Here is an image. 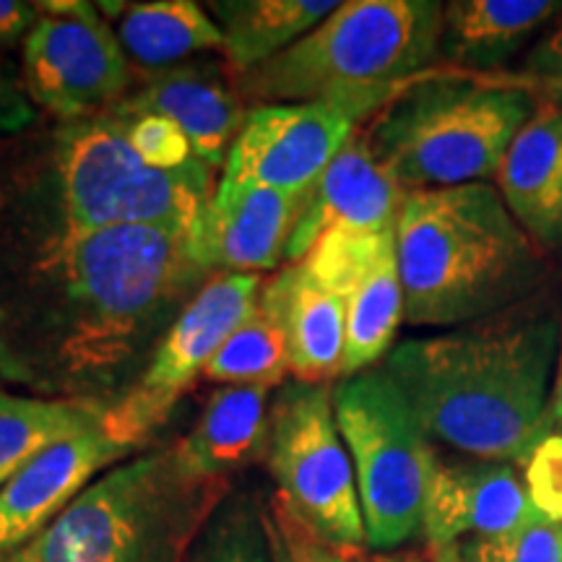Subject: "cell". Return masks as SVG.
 <instances>
[{
    "label": "cell",
    "mask_w": 562,
    "mask_h": 562,
    "mask_svg": "<svg viewBox=\"0 0 562 562\" xmlns=\"http://www.w3.org/2000/svg\"><path fill=\"white\" fill-rule=\"evenodd\" d=\"M385 562H430V560L419 558V554H402V558H391V560H385Z\"/></svg>",
    "instance_id": "f35d334b"
},
{
    "label": "cell",
    "mask_w": 562,
    "mask_h": 562,
    "mask_svg": "<svg viewBox=\"0 0 562 562\" xmlns=\"http://www.w3.org/2000/svg\"><path fill=\"white\" fill-rule=\"evenodd\" d=\"M273 518H277V526L281 537H284V544L286 550H290L292 562H368L357 558L355 552L334 550V547L318 542V539H313L311 533L302 531L300 526H294L290 518L281 516L277 508H273Z\"/></svg>",
    "instance_id": "d6a6232c"
},
{
    "label": "cell",
    "mask_w": 562,
    "mask_h": 562,
    "mask_svg": "<svg viewBox=\"0 0 562 562\" xmlns=\"http://www.w3.org/2000/svg\"><path fill=\"white\" fill-rule=\"evenodd\" d=\"M533 94L562 104V13L552 21L550 30L531 45L521 74H513Z\"/></svg>",
    "instance_id": "4dcf8cb0"
},
{
    "label": "cell",
    "mask_w": 562,
    "mask_h": 562,
    "mask_svg": "<svg viewBox=\"0 0 562 562\" xmlns=\"http://www.w3.org/2000/svg\"><path fill=\"white\" fill-rule=\"evenodd\" d=\"M562 305H521L435 336L398 341L381 362L432 446L526 467L542 442Z\"/></svg>",
    "instance_id": "7a4b0ae2"
},
{
    "label": "cell",
    "mask_w": 562,
    "mask_h": 562,
    "mask_svg": "<svg viewBox=\"0 0 562 562\" xmlns=\"http://www.w3.org/2000/svg\"><path fill=\"white\" fill-rule=\"evenodd\" d=\"M331 396L355 467L368 547L398 550L422 533L438 451L381 364L336 381Z\"/></svg>",
    "instance_id": "ba28073f"
},
{
    "label": "cell",
    "mask_w": 562,
    "mask_h": 562,
    "mask_svg": "<svg viewBox=\"0 0 562 562\" xmlns=\"http://www.w3.org/2000/svg\"><path fill=\"white\" fill-rule=\"evenodd\" d=\"M227 492L188 472L175 446L149 448L97 476L24 550L32 562H188Z\"/></svg>",
    "instance_id": "8992f818"
},
{
    "label": "cell",
    "mask_w": 562,
    "mask_h": 562,
    "mask_svg": "<svg viewBox=\"0 0 562 562\" xmlns=\"http://www.w3.org/2000/svg\"><path fill=\"white\" fill-rule=\"evenodd\" d=\"M461 562H562V524L537 518L501 537L459 542Z\"/></svg>",
    "instance_id": "83f0119b"
},
{
    "label": "cell",
    "mask_w": 562,
    "mask_h": 562,
    "mask_svg": "<svg viewBox=\"0 0 562 562\" xmlns=\"http://www.w3.org/2000/svg\"><path fill=\"white\" fill-rule=\"evenodd\" d=\"M21 81L34 108L68 123L117 108L136 76L100 5L45 0L21 42Z\"/></svg>",
    "instance_id": "30bf717a"
},
{
    "label": "cell",
    "mask_w": 562,
    "mask_h": 562,
    "mask_svg": "<svg viewBox=\"0 0 562 562\" xmlns=\"http://www.w3.org/2000/svg\"><path fill=\"white\" fill-rule=\"evenodd\" d=\"M547 435H562V321H560V351H558V370H554V383H552V398L547 406L544 425H542V438Z\"/></svg>",
    "instance_id": "e575fe53"
},
{
    "label": "cell",
    "mask_w": 562,
    "mask_h": 562,
    "mask_svg": "<svg viewBox=\"0 0 562 562\" xmlns=\"http://www.w3.org/2000/svg\"><path fill=\"white\" fill-rule=\"evenodd\" d=\"M396 258L404 323L419 328H456L521 305L550 269L492 182L404 191Z\"/></svg>",
    "instance_id": "277c9868"
},
{
    "label": "cell",
    "mask_w": 562,
    "mask_h": 562,
    "mask_svg": "<svg viewBox=\"0 0 562 562\" xmlns=\"http://www.w3.org/2000/svg\"><path fill=\"white\" fill-rule=\"evenodd\" d=\"M40 19V3L0 0V50H11L26 40Z\"/></svg>",
    "instance_id": "836d02e7"
},
{
    "label": "cell",
    "mask_w": 562,
    "mask_h": 562,
    "mask_svg": "<svg viewBox=\"0 0 562 562\" xmlns=\"http://www.w3.org/2000/svg\"><path fill=\"white\" fill-rule=\"evenodd\" d=\"M331 389L290 378L273 391L266 467L281 516L334 550L357 552L368 547V533Z\"/></svg>",
    "instance_id": "9c48e42d"
},
{
    "label": "cell",
    "mask_w": 562,
    "mask_h": 562,
    "mask_svg": "<svg viewBox=\"0 0 562 562\" xmlns=\"http://www.w3.org/2000/svg\"><path fill=\"white\" fill-rule=\"evenodd\" d=\"M258 305L277 323L290 357V378L331 385L341 381L347 307L305 263H284L266 279Z\"/></svg>",
    "instance_id": "ac0fdd59"
},
{
    "label": "cell",
    "mask_w": 562,
    "mask_h": 562,
    "mask_svg": "<svg viewBox=\"0 0 562 562\" xmlns=\"http://www.w3.org/2000/svg\"><path fill=\"white\" fill-rule=\"evenodd\" d=\"M533 508L547 521L562 524V435H547L524 467Z\"/></svg>",
    "instance_id": "f546056e"
},
{
    "label": "cell",
    "mask_w": 562,
    "mask_h": 562,
    "mask_svg": "<svg viewBox=\"0 0 562 562\" xmlns=\"http://www.w3.org/2000/svg\"><path fill=\"white\" fill-rule=\"evenodd\" d=\"M302 263L347 307L341 378L381 364L396 347L404 323V290L396 258V227L381 232L328 229Z\"/></svg>",
    "instance_id": "4fadbf2b"
},
{
    "label": "cell",
    "mask_w": 562,
    "mask_h": 562,
    "mask_svg": "<svg viewBox=\"0 0 562 562\" xmlns=\"http://www.w3.org/2000/svg\"><path fill=\"white\" fill-rule=\"evenodd\" d=\"M136 453L108 419L47 446L0 490V554L37 539L97 476Z\"/></svg>",
    "instance_id": "5bb4252c"
},
{
    "label": "cell",
    "mask_w": 562,
    "mask_h": 562,
    "mask_svg": "<svg viewBox=\"0 0 562 562\" xmlns=\"http://www.w3.org/2000/svg\"><path fill=\"white\" fill-rule=\"evenodd\" d=\"M430 562H461L459 544H448V547H440V550H432Z\"/></svg>",
    "instance_id": "8d00e7d4"
},
{
    "label": "cell",
    "mask_w": 562,
    "mask_h": 562,
    "mask_svg": "<svg viewBox=\"0 0 562 562\" xmlns=\"http://www.w3.org/2000/svg\"><path fill=\"white\" fill-rule=\"evenodd\" d=\"M273 389L222 385L211 393L193 430L175 442L186 469L203 480L229 482L250 463L266 459Z\"/></svg>",
    "instance_id": "7402d4cb"
},
{
    "label": "cell",
    "mask_w": 562,
    "mask_h": 562,
    "mask_svg": "<svg viewBox=\"0 0 562 562\" xmlns=\"http://www.w3.org/2000/svg\"><path fill=\"white\" fill-rule=\"evenodd\" d=\"M188 562H273L269 510L250 497L224 503Z\"/></svg>",
    "instance_id": "4316f807"
},
{
    "label": "cell",
    "mask_w": 562,
    "mask_h": 562,
    "mask_svg": "<svg viewBox=\"0 0 562 562\" xmlns=\"http://www.w3.org/2000/svg\"><path fill=\"white\" fill-rule=\"evenodd\" d=\"M110 21L125 58L146 74L170 70L195 55L222 53L224 37L206 5L195 0L97 3Z\"/></svg>",
    "instance_id": "603a6c76"
},
{
    "label": "cell",
    "mask_w": 562,
    "mask_h": 562,
    "mask_svg": "<svg viewBox=\"0 0 562 562\" xmlns=\"http://www.w3.org/2000/svg\"><path fill=\"white\" fill-rule=\"evenodd\" d=\"M263 279L258 273H214L180 313L154 351L128 396L108 414V427L123 442L144 451L170 419L182 393L206 372L222 344L256 311Z\"/></svg>",
    "instance_id": "7c38bea8"
},
{
    "label": "cell",
    "mask_w": 562,
    "mask_h": 562,
    "mask_svg": "<svg viewBox=\"0 0 562 562\" xmlns=\"http://www.w3.org/2000/svg\"><path fill=\"white\" fill-rule=\"evenodd\" d=\"M442 3L349 0L290 50L235 76L250 108L385 91L440 68Z\"/></svg>",
    "instance_id": "52a82bcc"
},
{
    "label": "cell",
    "mask_w": 562,
    "mask_h": 562,
    "mask_svg": "<svg viewBox=\"0 0 562 562\" xmlns=\"http://www.w3.org/2000/svg\"><path fill=\"white\" fill-rule=\"evenodd\" d=\"M402 195V186L378 165L357 133L307 193L286 263H300L328 229H393Z\"/></svg>",
    "instance_id": "d6986e66"
},
{
    "label": "cell",
    "mask_w": 562,
    "mask_h": 562,
    "mask_svg": "<svg viewBox=\"0 0 562 562\" xmlns=\"http://www.w3.org/2000/svg\"><path fill=\"white\" fill-rule=\"evenodd\" d=\"M125 125V133H128V140L133 149L138 151V157L146 161V165L154 167V170H182L193 157V146L188 140L186 133L180 131L178 123H172L170 117L165 115H125V112H115Z\"/></svg>",
    "instance_id": "f1b7e54d"
},
{
    "label": "cell",
    "mask_w": 562,
    "mask_h": 562,
    "mask_svg": "<svg viewBox=\"0 0 562 562\" xmlns=\"http://www.w3.org/2000/svg\"><path fill=\"white\" fill-rule=\"evenodd\" d=\"M34 121H37V108L26 94L24 81L0 58V136L24 133L32 128Z\"/></svg>",
    "instance_id": "1f68e13d"
},
{
    "label": "cell",
    "mask_w": 562,
    "mask_h": 562,
    "mask_svg": "<svg viewBox=\"0 0 562 562\" xmlns=\"http://www.w3.org/2000/svg\"><path fill=\"white\" fill-rule=\"evenodd\" d=\"M203 378L222 385H266L273 391L290 381L284 339L261 305L222 344Z\"/></svg>",
    "instance_id": "484cf974"
},
{
    "label": "cell",
    "mask_w": 562,
    "mask_h": 562,
    "mask_svg": "<svg viewBox=\"0 0 562 562\" xmlns=\"http://www.w3.org/2000/svg\"><path fill=\"white\" fill-rule=\"evenodd\" d=\"M513 220L547 256L562 252V104L542 100L495 175Z\"/></svg>",
    "instance_id": "ffe728a7"
},
{
    "label": "cell",
    "mask_w": 562,
    "mask_h": 562,
    "mask_svg": "<svg viewBox=\"0 0 562 562\" xmlns=\"http://www.w3.org/2000/svg\"><path fill=\"white\" fill-rule=\"evenodd\" d=\"M0 562H32V558L26 554L24 547H21V550H13L9 554H0Z\"/></svg>",
    "instance_id": "74e56055"
},
{
    "label": "cell",
    "mask_w": 562,
    "mask_h": 562,
    "mask_svg": "<svg viewBox=\"0 0 562 562\" xmlns=\"http://www.w3.org/2000/svg\"><path fill=\"white\" fill-rule=\"evenodd\" d=\"M396 94L364 91L334 100L248 108L240 136L224 161V180L311 193L344 146Z\"/></svg>",
    "instance_id": "8fae6325"
},
{
    "label": "cell",
    "mask_w": 562,
    "mask_h": 562,
    "mask_svg": "<svg viewBox=\"0 0 562 562\" xmlns=\"http://www.w3.org/2000/svg\"><path fill=\"white\" fill-rule=\"evenodd\" d=\"M112 110L170 117L191 140L193 157L211 170H220L227 161L248 117V104L237 91L227 63L206 58L140 76L128 97Z\"/></svg>",
    "instance_id": "2e32d148"
},
{
    "label": "cell",
    "mask_w": 562,
    "mask_h": 562,
    "mask_svg": "<svg viewBox=\"0 0 562 562\" xmlns=\"http://www.w3.org/2000/svg\"><path fill=\"white\" fill-rule=\"evenodd\" d=\"M562 13L558 0H451L442 3L440 66L492 76Z\"/></svg>",
    "instance_id": "44dd1931"
},
{
    "label": "cell",
    "mask_w": 562,
    "mask_h": 562,
    "mask_svg": "<svg viewBox=\"0 0 562 562\" xmlns=\"http://www.w3.org/2000/svg\"><path fill=\"white\" fill-rule=\"evenodd\" d=\"M108 414L104 406L50 402L0 389V490L47 446L100 425Z\"/></svg>",
    "instance_id": "d4e9b609"
},
{
    "label": "cell",
    "mask_w": 562,
    "mask_h": 562,
    "mask_svg": "<svg viewBox=\"0 0 562 562\" xmlns=\"http://www.w3.org/2000/svg\"><path fill=\"white\" fill-rule=\"evenodd\" d=\"M537 518L542 516L529 497L524 467L438 453L422 521L430 552L472 537H501Z\"/></svg>",
    "instance_id": "9a60e30c"
},
{
    "label": "cell",
    "mask_w": 562,
    "mask_h": 562,
    "mask_svg": "<svg viewBox=\"0 0 562 562\" xmlns=\"http://www.w3.org/2000/svg\"><path fill=\"white\" fill-rule=\"evenodd\" d=\"M539 102L516 76L440 66L406 83L360 136L402 191L487 182Z\"/></svg>",
    "instance_id": "5b68a950"
},
{
    "label": "cell",
    "mask_w": 562,
    "mask_h": 562,
    "mask_svg": "<svg viewBox=\"0 0 562 562\" xmlns=\"http://www.w3.org/2000/svg\"><path fill=\"white\" fill-rule=\"evenodd\" d=\"M214 191V170L199 159L172 172L146 165L112 112L58 121L0 180V235L161 227L195 237Z\"/></svg>",
    "instance_id": "3957f363"
},
{
    "label": "cell",
    "mask_w": 562,
    "mask_h": 562,
    "mask_svg": "<svg viewBox=\"0 0 562 562\" xmlns=\"http://www.w3.org/2000/svg\"><path fill=\"white\" fill-rule=\"evenodd\" d=\"M269 533H271V547H273V562H292L290 550H286L284 537H281L273 513H269Z\"/></svg>",
    "instance_id": "d590c367"
},
{
    "label": "cell",
    "mask_w": 562,
    "mask_h": 562,
    "mask_svg": "<svg viewBox=\"0 0 562 562\" xmlns=\"http://www.w3.org/2000/svg\"><path fill=\"white\" fill-rule=\"evenodd\" d=\"M211 277L193 237L161 227L0 235V381L115 409Z\"/></svg>",
    "instance_id": "6da1fadb"
},
{
    "label": "cell",
    "mask_w": 562,
    "mask_h": 562,
    "mask_svg": "<svg viewBox=\"0 0 562 562\" xmlns=\"http://www.w3.org/2000/svg\"><path fill=\"white\" fill-rule=\"evenodd\" d=\"M224 37L222 58L232 76L263 66L290 50L339 9L334 0H211L206 3Z\"/></svg>",
    "instance_id": "cb8c5ba5"
},
{
    "label": "cell",
    "mask_w": 562,
    "mask_h": 562,
    "mask_svg": "<svg viewBox=\"0 0 562 562\" xmlns=\"http://www.w3.org/2000/svg\"><path fill=\"white\" fill-rule=\"evenodd\" d=\"M307 193L220 180L193 237V252L211 273H258L286 261Z\"/></svg>",
    "instance_id": "e0dca14e"
}]
</instances>
